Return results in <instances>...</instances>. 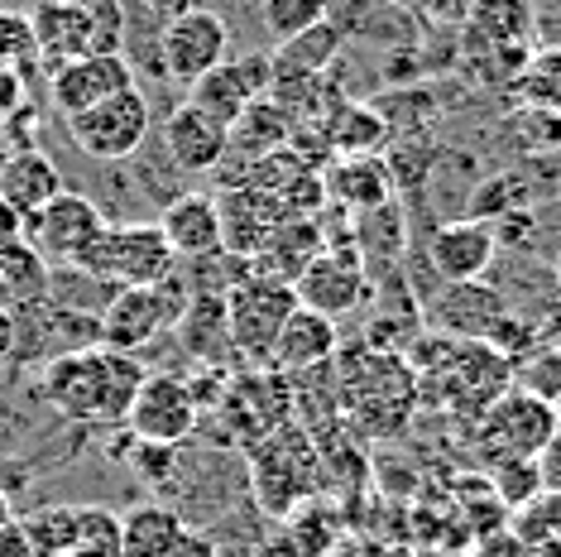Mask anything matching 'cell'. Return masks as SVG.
<instances>
[{
    "mask_svg": "<svg viewBox=\"0 0 561 557\" xmlns=\"http://www.w3.org/2000/svg\"><path fill=\"white\" fill-rule=\"evenodd\" d=\"M149 96L139 92V87H130V92L101 101V106L82 111V116L68 121V135L72 145L82 149L87 159H106V163H121L130 159L139 145H145L149 135Z\"/></svg>",
    "mask_w": 561,
    "mask_h": 557,
    "instance_id": "cell-8",
    "label": "cell"
},
{
    "mask_svg": "<svg viewBox=\"0 0 561 557\" xmlns=\"http://www.w3.org/2000/svg\"><path fill=\"white\" fill-rule=\"evenodd\" d=\"M72 557H121V514L111 504H78Z\"/></svg>",
    "mask_w": 561,
    "mask_h": 557,
    "instance_id": "cell-36",
    "label": "cell"
},
{
    "mask_svg": "<svg viewBox=\"0 0 561 557\" xmlns=\"http://www.w3.org/2000/svg\"><path fill=\"white\" fill-rule=\"evenodd\" d=\"M417 371V395L456 418H480L504 389H514V365L484 341H437L432 365H413Z\"/></svg>",
    "mask_w": 561,
    "mask_h": 557,
    "instance_id": "cell-2",
    "label": "cell"
},
{
    "mask_svg": "<svg viewBox=\"0 0 561 557\" xmlns=\"http://www.w3.org/2000/svg\"><path fill=\"white\" fill-rule=\"evenodd\" d=\"M231 54V30L216 10H193L183 20H169L159 34V68L178 87H193L216 72Z\"/></svg>",
    "mask_w": 561,
    "mask_h": 557,
    "instance_id": "cell-10",
    "label": "cell"
},
{
    "mask_svg": "<svg viewBox=\"0 0 561 557\" xmlns=\"http://www.w3.org/2000/svg\"><path fill=\"white\" fill-rule=\"evenodd\" d=\"M187 351L193 356H216V351L231 346V327H226V294H193L178 318Z\"/></svg>",
    "mask_w": 561,
    "mask_h": 557,
    "instance_id": "cell-32",
    "label": "cell"
},
{
    "mask_svg": "<svg viewBox=\"0 0 561 557\" xmlns=\"http://www.w3.org/2000/svg\"><path fill=\"white\" fill-rule=\"evenodd\" d=\"M62 557H72V553H62Z\"/></svg>",
    "mask_w": 561,
    "mask_h": 557,
    "instance_id": "cell-55",
    "label": "cell"
},
{
    "mask_svg": "<svg viewBox=\"0 0 561 557\" xmlns=\"http://www.w3.org/2000/svg\"><path fill=\"white\" fill-rule=\"evenodd\" d=\"M375 5H389V10H408V5H417V0H375Z\"/></svg>",
    "mask_w": 561,
    "mask_h": 557,
    "instance_id": "cell-51",
    "label": "cell"
},
{
    "mask_svg": "<svg viewBox=\"0 0 561 557\" xmlns=\"http://www.w3.org/2000/svg\"><path fill=\"white\" fill-rule=\"evenodd\" d=\"M20 106H24V72L5 68L0 72V116H15Z\"/></svg>",
    "mask_w": 561,
    "mask_h": 557,
    "instance_id": "cell-43",
    "label": "cell"
},
{
    "mask_svg": "<svg viewBox=\"0 0 561 557\" xmlns=\"http://www.w3.org/2000/svg\"><path fill=\"white\" fill-rule=\"evenodd\" d=\"M216 207H221V250L240 260H254L270 246V236L288 221L284 202L274 193H260V187H231Z\"/></svg>",
    "mask_w": 561,
    "mask_h": 557,
    "instance_id": "cell-17",
    "label": "cell"
},
{
    "mask_svg": "<svg viewBox=\"0 0 561 557\" xmlns=\"http://www.w3.org/2000/svg\"><path fill=\"white\" fill-rule=\"evenodd\" d=\"M15 155V149H10V139H5V130H0V169H5V159Z\"/></svg>",
    "mask_w": 561,
    "mask_h": 557,
    "instance_id": "cell-50",
    "label": "cell"
},
{
    "mask_svg": "<svg viewBox=\"0 0 561 557\" xmlns=\"http://www.w3.org/2000/svg\"><path fill=\"white\" fill-rule=\"evenodd\" d=\"M101 346V322L96 312L87 308H54V303H39V308L20 312V337H15V356L10 361H58L72 356V351Z\"/></svg>",
    "mask_w": 561,
    "mask_h": 557,
    "instance_id": "cell-12",
    "label": "cell"
},
{
    "mask_svg": "<svg viewBox=\"0 0 561 557\" xmlns=\"http://www.w3.org/2000/svg\"><path fill=\"white\" fill-rule=\"evenodd\" d=\"M54 294V264H48L30 240H10L0 246V303L5 308H39Z\"/></svg>",
    "mask_w": 561,
    "mask_h": 557,
    "instance_id": "cell-25",
    "label": "cell"
},
{
    "mask_svg": "<svg viewBox=\"0 0 561 557\" xmlns=\"http://www.w3.org/2000/svg\"><path fill=\"white\" fill-rule=\"evenodd\" d=\"M0 557H39V553H34V543L24 538L20 519H15V524H5V528H0Z\"/></svg>",
    "mask_w": 561,
    "mask_h": 557,
    "instance_id": "cell-44",
    "label": "cell"
},
{
    "mask_svg": "<svg viewBox=\"0 0 561 557\" xmlns=\"http://www.w3.org/2000/svg\"><path fill=\"white\" fill-rule=\"evenodd\" d=\"M417 371L393 351H355L341 371V403L369 433L389 437L403 433V423L417 409Z\"/></svg>",
    "mask_w": 561,
    "mask_h": 557,
    "instance_id": "cell-3",
    "label": "cell"
},
{
    "mask_svg": "<svg viewBox=\"0 0 561 557\" xmlns=\"http://www.w3.org/2000/svg\"><path fill=\"white\" fill-rule=\"evenodd\" d=\"M30 24H34V62H39L44 72H58L62 62L96 54L92 30H87L78 5H68V0H39V5L30 10Z\"/></svg>",
    "mask_w": 561,
    "mask_h": 557,
    "instance_id": "cell-21",
    "label": "cell"
},
{
    "mask_svg": "<svg viewBox=\"0 0 561 557\" xmlns=\"http://www.w3.org/2000/svg\"><path fill=\"white\" fill-rule=\"evenodd\" d=\"M274 87V72H270V58H226L216 72H207L202 82L187 87V101H193L197 111H207L211 121H221L226 130L240 121V111L250 106V101L270 96Z\"/></svg>",
    "mask_w": 561,
    "mask_h": 557,
    "instance_id": "cell-16",
    "label": "cell"
},
{
    "mask_svg": "<svg viewBox=\"0 0 561 557\" xmlns=\"http://www.w3.org/2000/svg\"><path fill=\"white\" fill-rule=\"evenodd\" d=\"M216 557H254V553H240V548H226L221 553V548H216Z\"/></svg>",
    "mask_w": 561,
    "mask_h": 557,
    "instance_id": "cell-52",
    "label": "cell"
},
{
    "mask_svg": "<svg viewBox=\"0 0 561 557\" xmlns=\"http://www.w3.org/2000/svg\"><path fill=\"white\" fill-rule=\"evenodd\" d=\"M417 10L432 24H466L470 20V0H417Z\"/></svg>",
    "mask_w": 561,
    "mask_h": 557,
    "instance_id": "cell-41",
    "label": "cell"
},
{
    "mask_svg": "<svg viewBox=\"0 0 561 557\" xmlns=\"http://www.w3.org/2000/svg\"><path fill=\"white\" fill-rule=\"evenodd\" d=\"M173 264L178 255L169 250V240H163L159 221L154 226L130 221V226H106L72 270L92 274L106 288H149V284L173 278Z\"/></svg>",
    "mask_w": 561,
    "mask_h": 557,
    "instance_id": "cell-5",
    "label": "cell"
},
{
    "mask_svg": "<svg viewBox=\"0 0 561 557\" xmlns=\"http://www.w3.org/2000/svg\"><path fill=\"white\" fill-rule=\"evenodd\" d=\"M5 524H15V510H10V496L0 490V528H5Z\"/></svg>",
    "mask_w": 561,
    "mask_h": 557,
    "instance_id": "cell-48",
    "label": "cell"
},
{
    "mask_svg": "<svg viewBox=\"0 0 561 557\" xmlns=\"http://www.w3.org/2000/svg\"><path fill=\"white\" fill-rule=\"evenodd\" d=\"M490 486H494V504L504 510H523L542 496V476H538V462H500L490 466Z\"/></svg>",
    "mask_w": 561,
    "mask_h": 557,
    "instance_id": "cell-37",
    "label": "cell"
},
{
    "mask_svg": "<svg viewBox=\"0 0 561 557\" xmlns=\"http://www.w3.org/2000/svg\"><path fill=\"white\" fill-rule=\"evenodd\" d=\"M15 337H20V312L0 303V361L15 356Z\"/></svg>",
    "mask_w": 561,
    "mask_h": 557,
    "instance_id": "cell-45",
    "label": "cell"
},
{
    "mask_svg": "<svg viewBox=\"0 0 561 557\" xmlns=\"http://www.w3.org/2000/svg\"><path fill=\"white\" fill-rule=\"evenodd\" d=\"M0 10H5V0H0Z\"/></svg>",
    "mask_w": 561,
    "mask_h": 557,
    "instance_id": "cell-54",
    "label": "cell"
},
{
    "mask_svg": "<svg viewBox=\"0 0 561 557\" xmlns=\"http://www.w3.org/2000/svg\"><path fill=\"white\" fill-rule=\"evenodd\" d=\"M20 528L39 557H62L72 553V538H78V504H39L20 519Z\"/></svg>",
    "mask_w": 561,
    "mask_h": 557,
    "instance_id": "cell-34",
    "label": "cell"
},
{
    "mask_svg": "<svg viewBox=\"0 0 561 557\" xmlns=\"http://www.w3.org/2000/svg\"><path fill=\"white\" fill-rule=\"evenodd\" d=\"M322 125H327V145L336 149L341 159L379 155V149L389 145V121L379 116L375 106H360V101H341V106L331 111Z\"/></svg>",
    "mask_w": 561,
    "mask_h": 557,
    "instance_id": "cell-31",
    "label": "cell"
},
{
    "mask_svg": "<svg viewBox=\"0 0 561 557\" xmlns=\"http://www.w3.org/2000/svg\"><path fill=\"white\" fill-rule=\"evenodd\" d=\"M523 389H533L538 399H547L552 409H561V346L533 356V365L523 371Z\"/></svg>",
    "mask_w": 561,
    "mask_h": 557,
    "instance_id": "cell-40",
    "label": "cell"
},
{
    "mask_svg": "<svg viewBox=\"0 0 561 557\" xmlns=\"http://www.w3.org/2000/svg\"><path fill=\"white\" fill-rule=\"evenodd\" d=\"M149 10L169 24V20H183V15H193V10H207V0H149Z\"/></svg>",
    "mask_w": 561,
    "mask_h": 557,
    "instance_id": "cell-46",
    "label": "cell"
},
{
    "mask_svg": "<svg viewBox=\"0 0 561 557\" xmlns=\"http://www.w3.org/2000/svg\"><path fill=\"white\" fill-rule=\"evenodd\" d=\"M508 312L504 294L484 278H470V284H446L427 308L432 332L446 341H490V332L500 327V318Z\"/></svg>",
    "mask_w": 561,
    "mask_h": 557,
    "instance_id": "cell-14",
    "label": "cell"
},
{
    "mask_svg": "<svg viewBox=\"0 0 561 557\" xmlns=\"http://www.w3.org/2000/svg\"><path fill=\"white\" fill-rule=\"evenodd\" d=\"M125 428H130L135 442H149V447H178L197 433V403L187 379L178 375H145L139 395L125 413Z\"/></svg>",
    "mask_w": 561,
    "mask_h": 557,
    "instance_id": "cell-11",
    "label": "cell"
},
{
    "mask_svg": "<svg viewBox=\"0 0 561 557\" xmlns=\"http://www.w3.org/2000/svg\"><path fill=\"white\" fill-rule=\"evenodd\" d=\"M341 44H346V34H341L336 20L317 24V30H302L298 39H284L270 54V72L274 82H298V78H327V68L341 58Z\"/></svg>",
    "mask_w": 561,
    "mask_h": 557,
    "instance_id": "cell-26",
    "label": "cell"
},
{
    "mask_svg": "<svg viewBox=\"0 0 561 557\" xmlns=\"http://www.w3.org/2000/svg\"><path fill=\"white\" fill-rule=\"evenodd\" d=\"M557 284H561V260H557Z\"/></svg>",
    "mask_w": 561,
    "mask_h": 557,
    "instance_id": "cell-53",
    "label": "cell"
},
{
    "mask_svg": "<svg viewBox=\"0 0 561 557\" xmlns=\"http://www.w3.org/2000/svg\"><path fill=\"white\" fill-rule=\"evenodd\" d=\"M187 288L178 278H163V284H149V288H116L106 298V308L96 312L101 322V346H116V351H135L149 346L159 332L178 327L187 308Z\"/></svg>",
    "mask_w": 561,
    "mask_h": 557,
    "instance_id": "cell-6",
    "label": "cell"
},
{
    "mask_svg": "<svg viewBox=\"0 0 561 557\" xmlns=\"http://www.w3.org/2000/svg\"><path fill=\"white\" fill-rule=\"evenodd\" d=\"M163 145H169V159L183 173H211L231 155V130L221 121H211L207 111H197L193 101H183L163 121Z\"/></svg>",
    "mask_w": 561,
    "mask_h": 557,
    "instance_id": "cell-19",
    "label": "cell"
},
{
    "mask_svg": "<svg viewBox=\"0 0 561 557\" xmlns=\"http://www.w3.org/2000/svg\"><path fill=\"white\" fill-rule=\"evenodd\" d=\"M298 308V294L284 278L270 274H245L226 288V327H231V346L245 356L264 361L274 351L278 332H284L288 312Z\"/></svg>",
    "mask_w": 561,
    "mask_h": 557,
    "instance_id": "cell-7",
    "label": "cell"
},
{
    "mask_svg": "<svg viewBox=\"0 0 561 557\" xmlns=\"http://www.w3.org/2000/svg\"><path fill=\"white\" fill-rule=\"evenodd\" d=\"M322 187L336 202L365 212V217H369V212H385L389 197H393L389 169H385V159H375V155H351V159L331 163V173L322 179Z\"/></svg>",
    "mask_w": 561,
    "mask_h": 557,
    "instance_id": "cell-27",
    "label": "cell"
},
{
    "mask_svg": "<svg viewBox=\"0 0 561 557\" xmlns=\"http://www.w3.org/2000/svg\"><path fill=\"white\" fill-rule=\"evenodd\" d=\"M145 365L130 351L87 346L44 365V399L78 423H121L145 385Z\"/></svg>",
    "mask_w": 561,
    "mask_h": 557,
    "instance_id": "cell-1",
    "label": "cell"
},
{
    "mask_svg": "<svg viewBox=\"0 0 561 557\" xmlns=\"http://www.w3.org/2000/svg\"><path fill=\"white\" fill-rule=\"evenodd\" d=\"M34 62V24L24 10H0V72Z\"/></svg>",
    "mask_w": 561,
    "mask_h": 557,
    "instance_id": "cell-39",
    "label": "cell"
},
{
    "mask_svg": "<svg viewBox=\"0 0 561 557\" xmlns=\"http://www.w3.org/2000/svg\"><path fill=\"white\" fill-rule=\"evenodd\" d=\"M10 240H24V217L0 197V246H10Z\"/></svg>",
    "mask_w": 561,
    "mask_h": 557,
    "instance_id": "cell-47",
    "label": "cell"
},
{
    "mask_svg": "<svg viewBox=\"0 0 561 557\" xmlns=\"http://www.w3.org/2000/svg\"><path fill=\"white\" fill-rule=\"evenodd\" d=\"M470 39L490 44V48H523L538 34V15L528 0H470V20H466Z\"/></svg>",
    "mask_w": 561,
    "mask_h": 557,
    "instance_id": "cell-28",
    "label": "cell"
},
{
    "mask_svg": "<svg viewBox=\"0 0 561 557\" xmlns=\"http://www.w3.org/2000/svg\"><path fill=\"white\" fill-rule=\"evenodd\" d=\"M159 231L178 260L221 255V207L211 193H178L159 217Z\"/></svg>",
    "mask_w": 561,
    "mask_h": 557,
    "instance_id": "cell-20",
    "label": "cell"
},
{
    "mask_svg": "<svg viewBox=\"0 0 561 557\" xmlns=\"http://www.w3.org/2000/svg\"><path fill=\"white\" fill-rule=\"evenodd\" d=\"M101 231H106V217H101V207L87 193H78V187H62L44 212H34V217L24 221V240H30L48 264H68V270L92 250V240Z\"/></svg>",
    "mask_w": 561,
    "mask_h": 557,
    "instance_id": "cell-9",
    "label": "cell"
},
{
    "mask_svg": "<svg viewBox=\"0 0 561 557\" xmlns=\"http://www.w3.org/2000/svg\"><path fill=\"white\" fill-rule=\"evenodd\" d=\"M58 193H62V173L44 149H15V155L5 159V169H0V197H5L24 221H30L34 212H44Z\"/></svg>",
    "mask_w": 561,
    "mask_h": 557,
    "instance_id": "cell-24",
    "label": "cell"
},
{
    "mask_svg": "<svg viewBox=\"0 0 561 557\" xmlns=\"http://www.w3.org/2000/svg\"><path fill=\"white\" fill-rule=\"evenodd\" d=\"M322 255V236H317V221H308V217H288L278 231L270 236V246L260 250V260L264 270L260 274H270V278H284V284H293L308 264Z\"/></svg>",
    "mask_w": 561,
    "mask_h": 557,
    "instance_id": "cell-30",
    "label": "cell"
},
{
    "mask_svg": "<svg viewBox=\"0 0 561 557\" xmlns=\"http://www.w3.org/2000/svg\"><path fill=\"white\" fill-rule=\"evenodd\" d=\"M514 82H518L523 106H533L538 116H561V44H547L523 58Z\"/></svg>",
    "mask_w": 561,
    "mask_h": 557,
    "instance_id": "cell-33",
    "label": "cell"
},
{
    "mask_svg": "<svg viewBox=\"0 0 561 557\" xmlns=\"http://www.w3.org/2000/svg\"><path fill=\"white\" fill-rule=\"evenodd\" d=\"M293 294H298L302 308L336 322L341 312L365 303V264L355 250H322L308 270L293 278Z\"/></svg>",
    "mask_w": 561,
    "mask_h": 557,
    "instance_id": "cell-15",
    "label": "cell"
},
{
    "mask_svg": "<svg viewBox=\"0 0 561 557\" xmlns=\"http://www.w3.org/2000/svg\"><path fill=\"white\" fill-rule=\"evenodd\" d=\"M538 476H542V490L561 496V433L538 452Z\"/></svg>",
    "mask_w": 561,
    "mask_h": 557,
    "instance_id": "cell-42",
    "label": "cell"
},
{
    "mask_svg": "<svg viewBox=\"0 0 561 557\" xmlns=\"http://www.w3.org/2000/svg\"><path fill=\"white\" fill-rule=\"evenodd\" d=\"M528 557H561V543H542V548H533Z\"/></svg>",
    "mask_w": 561,
    "mask_h": 557,
    "instance_id": "cell-49",
    "label": "cell"
},
{
    "mask_svg": "<svg viewBox=\"0 0 561 557\" xmlns=\"http://www.w3.org/2000/svg\"><path fill=\"white\" fill-rule=\"evenodd\" d=\"M288 135H293L288 111L278 106L274 96H260V101H250V106L240 111V121L231 125V155L270 159V155H278V149L288 145Z\"/></svg>",
    "mask_w": 561,
    "mask_h": 557,
    "instance_id": "cell-29",
    "label": "cell"
},
{
    "mask_svg": "<svg viewBox=\"0 0 561 557\" xmlns=\"http://www.w3.org/2000/svg\"><path fill=\"white\" fill-rule=\"evenodd\" d=\"M514 534L528 543V548H542V543H561V496L542 490L533 504H523L514 519Z\"/></svg>",
    "mask_w": 561,
    "mask_h": 557,
    "instance_id": "cell-38",
    "label": "cell"
},
{
    "mask_svg": "<svg viewBox=\"0 0 561 557\" xmlns=\"http://www.w3.org/2000/svg\"><path fill=\"white\" fill-rule=\"evenodd\" d=\"M494 250H500V231L494 221H476V217H461V221H442L432 231V246H427V260L446 284H470L490 270Z\"/></svg>",
    "mask_w": 561,
    "mask_h": 557,
    "instance_id": "cell-18",
    "label": "cell"
},
{
    "mask_svg": "<svg viewBox=\"0 0 561 557\" xmlns=\"http://www.w3.org/2000/svg\"><path fill=\"white\" fill-rule=\"evenodd\" d=\"M561 433V413L533 389H504L476 418V452L484 466L500 462H538V452Z\"/></svg>",
    "mask_w": 561,
    "mask_h": 557,
    "instance_id": "cell-4",
    "label": "cell"
},
{
    "mask_svg": "<svg viewBox=\"0 0 561 557\" xmlns=\"http://www.w3.org/2000/svg\"><path fill=\"white\" fill-rule=\"evenodd\" d=\"M187 519L173 504L145 500L130 514H121V557H183Z\"/></svg>",
    "mask_w": 561,
    "mask_h": 557,
    "instance_id": "cell-22",
    "label": "cell"
},
{
    "mask_svg": "<svg viewBox=\"0 0 561 557\" xmlns=\"http://www.w3.org/2000/svg\"><path fill=\"white\" fill-rule=\"evenodd\" d=\"M336 346H341L336 322L298 303V308L288 312V322H284V332H278V341H274L270 361L278 365V371H312V365H322V361L336 356Z\"/></svg>",
    "mask_w": 561,
    "mask_h": 557,
    "instance_id": "cell-23",
    "label": "cell"
},
{
    "mask_svg": "<svg viewBox=\"0 0 561 557\" xmlns=\"http://www.w3.org/2000/svg\"><path fill=\"white\" fill-rule=\"evenodd\" d=\"M130 87H135V72L121 54H87V58L62 62L58 72H48V96H54L62 121L82 116V111L130 92Z\"/></svg>",
    "mask_w": 561,
    "mask_h": 557,
    "instance_id": "cell-13",
    "label": "cell"
},
{
    "mask_svg": "<svg viewBox=\"0 0 561 557\" xmlns=\"http://www.w3.org/2000/svg\"><path fill=\"white\" fill-rule=\"evenodd\" d=\"M331 5H336V0H260V20H264V30L274 34V44H284V39H298L302 30L327 24Z\"/></svg>",
    "mask_w": 561,
    "mask_h": 557,
    "instance_id": "cell-35",
    "label": "cell"
}]
</instances>
